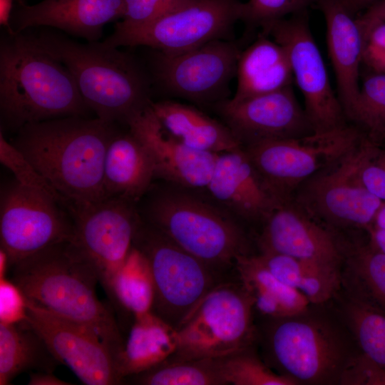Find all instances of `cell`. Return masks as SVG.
<instances>
[{
    "instance_id": "1",
    "label": "cell",
    "mask_w": 385,
    "mask_h": 385,
    "mask_svg": "<svg viewBox=\"0 0 385 385\" xmlns=\"http://www.w3.org/2000/svg\"><path fill=\"white\" fill-rule=\"evenodd\" d=\"M115 123L68 116L29 123L11 143L56 192L66 208L105 199L106 151Z\"/></svg>"
},
{
    "instance_id": "2",
    "label": "cell",
    "mask_w": 385,
    "mask_h": 385,
    "mask_svg": "<svg viewBox=\"0 0 385 385\" xmlns=\"http://www.w3.org/2000/svg\"><path fill=\"white\" fill-rule=\"evenodd\" d=\"M11 280L26 298L93 332L117 359L125 342L117 322L96 294V266L71 243H59L14 264Z\"/></svg>"
},
{
    "instance_id": "3",
    "label": "cell",
    "mask_w": 385,
    "mask_h": 385,
    "mask_svg": "<svg viewBox=\"0 0 385 385\" xmlns=\"http://www.w3.org/2000/svg\"><path fill=\"white\" fill-rule=\"evenodd\" d=\"M91 111L68 69L31 35L6 33L0 43L1 125L18 130L29 123L83 116Z\"/></svg>"
},
{
    "instance_id": "4",
    "label": "cell",
    "mask_w": 385,
    "mask_h": 385,
    "mask_svg": "<svg viewBox=\"0 0 385 385\" xmlns=\"http://www.w3.org/2000/svg\"><path fill=\"white\" fill-rule=\"evenodd\" d=\"M141 219L215 273L249 255L239 220L206 193L162 181L153 183L137 203Z\"/></svg>"
},
{
    "instance_id": "5",
    "label": "cell",
    "mask_w": 385,
    "mask_h": 385,
    "mask_svg": "<svg viewBox=\"0 0 385 385\" xmlns=\"http://www.w3.org/2000/svg\"><path fill=\"white\" fill-rule=\"evenodd\" d=\"M31 36L68 69L97 118L126 124L130 117L150 103L147 78L129 54L102 42L80 43L51 31Z\"/></svg>"
},
{
    "instance_id": "6",
    "label": "cell",
    "mask_w": 385,
    "mask_h": 385,
    "mask_svg": "<svg viewBox=\"0 0 385 385\" xmlns=\"http://www.w3.org/2000/svg\"><path fill=\"white\" fill-rule=\"evenodd\" d=\"M266 337L279 374L298 384H339L354 355L340 330L327 319L307 312L272 319Z\"/></svg>"
},
{
    "instance_id": "7",
    "label": "cell",
    "mask_w": 385,
    "mask_h": 385,
    "mask_svg": "<svg viewBox=\"0 0 385 385\" xmlns=\"http://www.w3.org/2000/svg\"><path fill=\"white\" fill-rule=\"evenodd\" d=\"M364 136L356 126L348 124L243 148L272 193L284 203L292 200L303 182L355 150Z\"/></svg>"
},
{
    "instance_id": "8",
    "label": "cell",
    "mask_w": 385,
    "mask_h": 385,
    "mask_svg": "<svg viewBox=\"0 0 385 385\" xmlns=\"http://www.w3.org/2000/svg\"><path fill=\"white\" fill-rule=\"evenodd\" d=\"M242 5L240 0H189L147 24L128 26L118 22L102 43L114 48L145 46L175 54L215 40L233 41Z\"/></svg>"
},
{
    "instance_id": "9",
    "label": "cell",
    "mask_w": 385,
    "mask_h": 385,
    "mask_svg": "<svg viewBox=\"0 0 385 385\" xmlns=\"http://www.w3.org/2000/svg\"><path fill=\"white\" fill-rule=\"evenodd\" d=\"M253 309L240 284H218L175 327L178 346L168 360L220 357L251 346Z\"/></svg>"
},
{
    "instance_id": "10",
    "label": "cell",
    "mask_w": 385,
    "mask_h": 385,
    "mask_svg": "<svg viewBox=\"0 0 385 385\" xmlns=\"http://www.w3.org/2000/svg\"><path fill=\"white\" fill-rule=\"evenodd\" d=\"M133 245L146 258L153 277V312L175 327L218 284L215 274L141 217Z\"/></svg>"
},
{
    "instance_id": "11",
    "label": "cell",
    "mask_w": 385,
    "mask_h": 385,
    "mask_svg": "<svg viewBox=\"0 0 385 385\" xmlns=\"http://www.w3.org/2000/svg\"><path fill=\"white\" fill-rule=\"evenodd\" d=\"M61 207L51 195L15 178L1 185L0 247L8 255L10 269L46 248L72 240L73 222Z\"/></svg>"
},
{
    "instance_id": "12",
    "label": "cell",
    "mask_w": 385,
    "mask_h": 385,
    "mask_svg": "<svg viewBox=\"0 0 385 385\" xmlns=\"http://www.w3.org/2000/svg\"><path fill=\"white\" fill-rule=\"evenodd\" d=\"M260 34L270 36L286 51L294 81L304 97V111L314 132L348 125L312 34L307 10L276 21Z\"/></svg>"
},
{
    "instance_id": "13",
    "label": "cell",
    "mask_w": 385,
    "mask_h": 385,
    "mask_svg": "<svg viewBox=\"0 0 385 385\" xmlns=\"http://www.w3.org/2000/svg\"><path fill=\"white\" fill-rule=\"evenodd\" d=\"M155 51L153 76L168 93L210 107L228 98L242 51L233 41L215 40L175 54Z\"/></svg>"
},
{
    "instance_id": "14",
    "label": "cell",
    "mask_w": 385,
    "mask_h": 385,
    "mask_svg": "<svg viewBox=\"0 0 385 385\" xmlns=\"http://www.w3.org/2000/svg\"><path fill=\"white\" fill-rule=\"evenodd\" d=\"M74 247L98 269L103 282L123 264L140 221L137 202L109 197L85 205L69 206Z\"/></svg>"
},
{
    "instance_id": "15",
    "label": "cell",
    "mask_w": 385,
    "mask_h": 385,
    "mask_svg": "<svg viewBox=\"0 0 385 385\" xmlns=\"http://www.w3.org/2000/svg\"><path fill=\"white\" fill-rule=\"evenodd\" d=\"M350 154L303 182L292 200L323 225L366 230L384 202L359 181Z\"/></svg>"
},
{
    "instance_id": "16",
    "label": "cell",
    "mask_w": 385,
    "mask_h": 385,
    "mask_svg": "<svg viewBox=\"0 0 385 385\" xmlns=\"http://www.w3.org/2000/svg\"><path fill=\"white\" fill-rule=\"evenodd\" d=\"M26 321L51 354L87 385L120 384L115 358L88 327L58 315L26 299Z\"/></svg>"
},
{
    "instance_id": "17",
    "label": "cell",
    "mask_w": 385,
    "mask_h": 385,
    "mask_svg": "<svg viewBox=\"0 0 385 385\" xmlns=\"http://www.w3.org/2000/svg\"><path fill=\"white\" fill-rule=\"evenodd\" d=\"M211 107L242 147L314 132L292 86L241 101L227 98Z\"/></svg>"
},
{
    "instance_id": "18",
    "label": "cell",
    "mask_w": 385,
    "mask_h": 385,
    "mask_svg": "<svg viewBox=\"0 0 385 385\" xmlns=\"http://www.w3.org/2000/svg\"><path fill=\"white\" fill-rule=\"evenodd\" d=\"M126 125L148 150L155 179L205 192L217 153L192 149L173 137L163 127L150 103L130 117Z\"/></svg>"
},
{
    "instance_id": "19",
    "label": "cell",
    "mask_w": 385,
    "mask_h": 385,
    "mask_svg": "<svg viewBox=\"0 0 385 385\" xmlns=\"http://www.w3.org/2000/svg\"><path fill=\"white\" fill-rule=\"evenodd\" d=\"M260 252H271L340 269L346 252L329 227L292 200L277 207L263 222Z\"/></svg>"
},
{
    "instance_id": "20",
    "label": "cell",
    "mask_w": 385,
    "mask_h": 385,
    "mask_svg": "<svg viewBox=\"0 0 385 385\" xmlns=\"http://www.w3.org/2000/svg\"><path fill=\"white\" fill-rule=\"evenodd\" d=\"M205 193L238 220L262 222L282 203L243 147L218 154Z\"/></svg>"
},
{
    "instance_id": "21",
    "label": "cell",
    "mask_w": 385,
    "mask_h": 385,
    "mask_svg": "<svg viewBox=\"0 0 385 385\" xmlns=\"http://www.w3.org/2000/svg\"><path fill=\"white\" fill-rule=\"evenodd\" d=\"M123 0H43L34 5L15 4L10 19L14 33L50 26L96 41L103 26L123 18Z\"/></svg>"
},
{
    "instance_id": "22",
    "label": "cell",
    "mask_w": 385,
    "mask_h": 385,
    "mask_svg": "<svg viewBox=\"0 0 385 385\" xmlns=\"http://www.w3.org/2000/svg\"><path fill=\"white\" fill-rule=\"evenodd\" d=\"M316 4L325 19L327 47L337 79V95L347 118L360 87L363 33L356 17L338 0H318Z\"/></svg>"
},
{
    "instance_id": "23",
    "label": "cell",
    "mask_w": 385,
    "mask_h": 385,
    "mask_svg": "<svg viewBox=\"0 0 385 385\" xmlns=\"http://www.w3.org/2000/svg\"><path fill=\"white\" fill-rule=\"evenodd\" d=\"M154 180L153 162L145 146L129 130L126 133L118 131L106 154L105 199L122 197L138 203Z\"/></svg>"
},
{
    "instance_id": "24",
    "label": "cell",
    "mask_w": 385,
    "mask_h": 385,
    "mask_svg": "<svg viewBox=\"0 0 385 385\" xmlns=\"http://www.w3.org/2000/svg\"><path fill=\"white\" fill-rule=\"evenodd\" d=\"M237 84L232 98L241 101L292 86L294 81L284 48L270 36L259 34L241 51L237 66Z\"/></svg>"
},
{
    "instance_id": "25",
    "label": "cell",
    "mask_w": 385,
    "mask_h": 385,
    "mask_svg": "<svg viewBox=\"0 0 385 385\" xmlns=\"http://www.w3.org/2000/svg\"><path fill=\"white\" fill-rule=\"evenodd\" d=\"M150 106L163 127L192 149L219 154L242 147L222 121L194 106L170 100Z\"/></svg>"
},
{
    "instance_id": "26",
    "label": "cell",
    "mask_w": 385,
    "mask_h": 385,
    "mask_svg": "<svg viewBox=\"0 0 385 385\" xmlns=\"http://www.w3.org/2000/svg\"><path fill=\"white\" fill-rule=\"evenodd\" d=\"M175 327L153 311L134 317L128 339L116 359L118 374L123 380L161 364L177 351Z\"/></svg>"
},
{
    "instance_id": "27",
    "label": "cell",
    "mask_w": 385,
    "mask_h": 385,
    "mask_svg": "<svg viewBox=\"0 0 385 385\" xmlns=\"http://www.w3.org/2000/svg\"><path fill=\"white\" fill-rule=\"evenodd\" d=\"M235 267L242 288L262 314L272 319L283 318L309 309L311 302L307 297L274 276L259 255L240 256Z\"/></svg>"
},
{
    "instance_id": "28",
    "label": "cell",
    "mask_w": 385,
    "mask_h": 385,
    "mask_svg": "<svg viewBox=\"0 0 385 385\" xmlns=\"http://www.w3.org/2000/svg\"><path fill=\"white\" fill-rule=\"evenodd\" d=\"M58 363L26 320L0 322V385L26 371H53Z\"/></svg>"
},
{
    "instance_id": "29",
    "label": "cell",
    "mask_w": 385,
    "mask_h": 385,
    "mask_svg": "<svg viewBox=\"0 0 385 385\" xmlns=\"http://www.w3.org/2000/svg\"><path fill=\"white\" fill-rule=\"evenodd\" d=\"M259 256L274 276L304 294L312 304L327 302L342 284L340 269L271 252H260Z\"/></svg>"
},
{
    "instance_id": "30",
    "label": "cell",
    "mask_w": 385,
    "mask_h": 385,
    "mask_svg": "<svg viewBox=\"0 0 385 385\" xmlns=\"http://www.w3.org/2000/svg\"><path fill=\"white\" fill-rule=\"evenodd\" d=\"M101 284L109 297L134 317L153 310L155 289L150 269L133 245L123 264Z\"/></svg>"
},
{
    "instance_id": "31",
    "label": "cell",
    "mask_w": 385,
    "mask_h": 385,
    "mask_svg": "<svg viewBox=\"0 0 385 385\" xmlns=\"http://www.w3.org/2000/svg\"><path fill=\"white\" fill-rule=\"evenodd\" d=\"M144 385H222L219 357L190 360H165L155 367L132 376Z\"/></svg>"
},
{
    "instance_id": "32",
    "label": "cell",
    "mask_w": 385,
    "mask_h": 385,
    "mask_svg": "<svg viewBox=\"0 0 385 385\" xmlns=\"http://www.w3.org/2000/svg\"><path fill=\"white\" fill-rule=\"evenodd\" d=\"M344 314L361 353L385 369V312L354 294Z\"/></svg>"
},
{
    "instance_id": "33",
    "label": "cell",
    "mask_w": 385,
    "mask_h": 385,
    "mask_svg": "<svg viewBox=\"0 0 385 385\" xmlns=\"http://www.w3.org/2000/svg\"><path fill=\"white\" fill-rule=\"evenodd\" d=\"M345 258L357 289L354 294L385 312V254L369 242L356 245Z\"/></svg>"
},
{
    "instance_id": "34",
    "label": "cell",
    "mask_w": 385,
    "mask_h": 385,
    "mask_svg": "<svg viewBox=\"0 0 385 385\" xmlns=\"http://www.w3.org/2000/svg\"><path fill=\"white\" fill-rule=\"evenodd\" d=\"M348 120L371 142L385 144V74L374 73L361 83Z\"/></svg>"
},
{
    "instance_id": "35",
    "label": "cell",
    "mask_w": 385,
    "mask_h": 385,
    "mask_svg": "<svg viewBox=\"0 0 385 385\" xmlns=\"http://www.w3.org/2000/svg\"><path fill=\"white\" fill-rule=\"evenodd\" d=\"M250 348L219 357L221 373L226 384L297 385L291 378L273 371Z\"/></svg>"
},
{
    "instance_id": "36",
    "label": "cell",
    "mask_w": 385,
    "mask_h": 385,
    "mask_svg": "<svg viewBox=\"0 0 385 385\" xmlns=\"http://www.w3.org/2000/svg\"><path fill=\"white\" fill-rule=\"evenodd\" d=\"M349 158L359 181L371 193L385 202V147L364 136Z\"/></svg>"
},
{
    "instance_id": "37",
    "label": "cell",
    "mask_w": 385,
    "mask_h": 385,
    "mask_svg": "<svg viewBox=\"0 0 385 385\" xmlns=\"http://www.w3.org/2000/svg\"><path fill=\"white\" fill-rule=\"evenodd\" d=\"M318 0H249L243 3L241 21L248 31L263 32L272 23L307 11Z\"/></svg>"
},
{
    "instance_id": "38",
    "label": "cell",
    "mask_w": 385,
    "mask_h": 385,
    "mask_svg": "<svg viewBox=\"0 0 385 385\" xmlns=\"http://www.w3.org/2000/svg\"><path fill=\"white\" fill-rule=\"evenodd\" d=\"M0 162L12 173L14 178L19 183L51 195L63 205L62 200L56 192L26 156L11 141L6 139L1 130L0 131Z\"/></svg>"
},
{
    "instance_id": "39",
    "label": "cell",
    "mask_w": 385,
    "mask_h": 385,
    "mask_svg": "<svg viewBox=\"0 0 385 385\" xmlns=\"http://www.w3.org/2000/svg\"><path fill=\"white\" fill-rule=\"evenodd\" d=\"M189 0H123L124 26L147 24L176 9Z\"/></svg>"
},
{
    "instance_id": "40",
    "label": "cell",
    "mask_w": 385,
    "mask_h": 385,
    "mask_svg": "<svg viewBox=\"0 0 385 385\" xmlns=\"http://www.w3.org/2000/svg\"><path fill=\"white\" fill-rule=\"evenodd\" d=\"M339 384L385 385V369L361 352L354 354L346 365Z\"/></svg>"
},
{
    "instance_id": "41",
    "label": "cell",
    "mask_w": 385,
    "mask_h": 385,
    "mask_svg": "<svg viewBox=\"0 0 385 385\" xmlns=\"http://www.w3.org/2000/svg\"><path fill=\"white\" fill-rule=\"evenodd\" d=\"M27 316L26 298L11 279H0V322H22Z\"/></svg>"
},
{
    "instance_id": "42",
    "label": "cell",
    "mask_w": 385,
    "mask_h": 385,
    "mask_svg": "<svg viewBox=\"0 0 385 385\" xmlns=\"http://www.w3.org/2000/svg\"><path fill=\"white\" fill-rule=\"evenodd\" d=\"M362 62L374 73L385 74V21L375 23L364 33Z\"/></svg>"
},
{
    "instance_id": "43",
    "label": "cell",
    "mask_w": 385,
    "mask_h": 385,
    "mask_svg": "<svg viewBox=\"0 0 385 385\" xmlns=\"http://www.w3.org/2000/svg\"><path fill=\"white\" fill-rule=\"evenodd\" d=\"M361 29L363 36L373 24L385 21V0H381L364 11L362 14L356 16Z\"/></svg>"
},
{
    "instance_id": "44",
    "label": "cell",
    "mask_w": 385,
    "mask_h": 385,
    "mask_svg": "<svg viewBox=\"0 0 385 385\" xmlns=\"http://www.w3.org/2000/svg\"><path fill=\"white\" fill-rule=\"evenodd\" d=\"M29 385H71L72 384L63 381L53 371H38L30 374L28 382Z\"/></svg>"
},
{
    "instance_id": "45",
    "label": "cell",
    "mask_w": 385,
    "mask_h": 385,
    "mask_svg": "<svg viewBox=\"0 0 385 385\" xmlns=\"http://www.w3.org/2000/svg\"><path fill=\"white\" fill-rule=\"evenodd\" d=\"M343 6L352 15H356L361 11H366L368 8L381 0H338Z\"/></svg>"
},
{
    "instance_id": "46",
    "label": "cell",
    "mask_w": 385,
    "mask_h": 385,
    "mask_svg": "<svg viewBox=\"0 0 385 385\" xmlns=\"http://www.w3.org/2000/svg\"><path fill=\"white\" fill-rule=\"evenodd\" d=\"M16 0H0V23L6 31L13 32L11 29L10 19Z\"/></svg>"
},
{
    "instance_id": "47",
    "label": "cell",
    "mask_w": 385,
    "mask_h": 385,
    "mask_svg": "<svg viewBox=\"0 0 385 385\" xmlns=\"http://www.w3.org/2000/svg\"><path fill=\"white\" fill-rule=\"evenodd\" d=\"M366 230L369 235V242L385 254V230L371 225Z\"/></svg>"
},
{
    "instance_id": "48",
    "label": "cell",
    "mask_w": 385,
    "mask_h": 385,
    "mask_svg": "<svg viewBox=\"0 0 385 385\" xmlns=\"http://www.w3.org/2000/svg\"><path fill=\"white\" fill-rule=\"evenodd\" d=\"M10 270L9 259L6 252L0 247V279L6 277V273Z\"/></svg>"
},
{
    "instance_id": "49",
    "label": "cell",
    "mask_w": 385,
    "mask_h": 385,
    "mask_svg": "<svg viewBox=\"0 0 385 385\" xmlns=\"http://www.w3.org/2000/svg\"><path fill=\"white\" fill-rule=\"evenodd\" d=\"M372 226L385 230V202H383L376 212Z\"/></svg>"
},
{
    "instance_id": "50",
    "label": "cell",
    "mask_w": 385,
    "mask_h": 385,
    "mask_svg": "<svg viewBox=\"0 0 385 385\" xmlns=\"http://www.w3.org/2000/svg\"><path fill=\"white\" fill-rule=\"evenodd\" d=\"M16 4H26L25 0H16Z\"/></svg>"
}]
</instances>
